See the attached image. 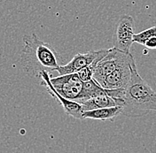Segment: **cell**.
I'll return each mask as SVG.
<instances>
[{
	"instance_id": "cell-1",
	"label": "cell",
	"mask_w": 156,
	"mask_h": 153,
	"mask_svg": "<svg viewBox=\"0 0 156 153\" xmlns=\"http://www.w3.org/2000/svg\"><path fill=\"white\" fill-rule=\"evenodd\" d=\"M24 46L20 52V63L26 72L39 76L40 73L56 71L65 65V59L49 43L33 33L22 37Z\"/></svg>"
},
{
	"instance_id": "cell-2",
	"label": "cell",
	"mask_w": 156,
	"mask_h": 153,
	"mask_svg": "<svg viewBox=\"0 0 156 153\" xmlns=\"http://www.w3.org/2000/svg\"><path fill=\"white\" fill-rule=\"evenodd\" d=\"M122 114L129 118H137L156 112V92L139 75L137 69L132 72L131 78L124 89Z\"/></svg>"
},
{
	"instance_id": "cell-3",
	"label": "cell",
	"mask_w": 156,
	"mask_h": 153,
	"mask_svg": "<svg viewBox=\"0 0 156 153\" xmlns=\"http://www.w3.org/2000/svg\"><path fill=\"white\" fill-rule=\"evenodd\" d=\"M133 62H135V59L130 54V52L126 53L117 50L115 47L109 49L107 55L96 64L93 70L92 79L98 82L104 77L107 76V75H109L117 68L124 65L131 64Z\"/></svg>"
},
{
	"instance_id": "cell-4",
	"label": "cell",
	"mask_w": 156,
	"mask_h": 153,
	"mask_svg": "<svg viewBox=\"0 0 156 153\" xmlns=\"http://www.w3.org/2000/svg\"><path fill=\"white\" fill-rule=\"evenodd\" d=\"M51 83L63 97L81 103L83 98V82L76 73L51 78Z\"/></svg>"
},
{
	"instance_id": "cell-5",
	"label": "cell",
	"mask_w": 156,
	"mask_h": 153,
	"mask_svg": "<svg viewBox=\"0 0 156 153\" xmlns=\"http://www.w3.org/2000/svg\"><path fill=\"white\" fill-rule=\"evenodd\" d=\"M134 19L130 15H122L117 22L114 33V47L121 51L129 53L133 42Z\"/></svg>"
},
{
	"instance_id": "cell-6",
	"label": "cell",
	"mask_w": 156,
	"mask_h": 153,
	"mask_svg": "<svg viewBox=\"0 0 156 153\" xmlns=\"http://www.w3.org/2000/svg\"><path fill=\"white\" fill-rule=\"evenodd\" d=\"M108 51L109 49H103L98 50H90L85 53H78L68 63L58 67L56 71H58L60 75L77 73L79 70L84 67H89L93 63H98L107 55Z\"/></svg>"
},
{
	"instance_id": "cell-7",
	"label": "cell",
	"mask_w": 156,
	"mask_h": 153,
	"mask_svg": "<svg viewBox=\"0 0 156 153\" xmlns=\"http://www.w3.org/2000/svg\"><path fill=\"white\" fill-rule=\"evenodd\" d=\"M39 76L42 78V81L40 82L41 85L45 87L46 90L48 91V93L52 96L53 98H55V100L58 102L61 106L63 107L66 114L68 116H71L75 119H79V120H83V107L82 105L79 104L76 101H72L67 99L62 96H60L58 92L55 90V89L53 88L52 84L51 83V76L47 72H42L40 73Z\"/></svg>"
},
{
	"instance_id": "cell-8",
	"label": "cell",
	"mask_w": 156,
	"mask_h": 153,
	"mask_svg": "<svg viewBox=\"0 0 156 153\" xmlns=\"http://www.w3.org/2000/svg\"><path fill=\"white\" fill-rule=\"evenodd\" d=\"M135 68H136V62L124 65L107 75L98 83L106 89H125Z\"/></svg>"
},
{
	"instance_id": "cell-9",
	"label": "cell",
	"mask_w": 156,
	"mask_h": 153,
	"mask_svg": "<svg viewBox=\"0 0 156 153\" xmlns=\"http://www.w3.org/2000/svg\"><path fill=\"white\" fill-rule=\"evenodd\" d=\"M83 111H91L95 109L106 108V107H114V106H121L124 105V101L122 98H113L108 95H102L92 97L86 101L81 103Z\"/></svg>"
},
{
	"instance_id": "cell-10",
	"label": "cell",
	"mask_w": 156,
	"mask_h": 153,
	"mask_svg": "<svg viewBox=\"0 0 156 153\" xmlns=\"http://www.w3.org/2000/svg\"><path fill=\"white\" fill-rule=\"evenodd\" d=\"M122 107L114 106L95 109L83 113V119H91L97 120H111L113 121L117 116L122 114Z\"/></svg>"
},
{
	"instance_id": "cell-11",
	"label": "cell",
	"mask_w": 156,
	"mask_h": 153,
	"mask_svg": "<svg viewBox=\"0 0 156 153\" xmlns=\"http://www.w3.org/2000/svg\"><path fill=\"white\" fill-rule=\"evenodd\" d=\"M153 37H156V26L151 27V28L146 29V30H144V31H142L140 33L134 34L133 42L138 43V44L145 45L146 41L149 38Z\"/></svg>"
},
{
	"instance_id": "cell-12",
	"label": "cell",
	"mask_w": 156,
	"mask_h": 153,
	"mask_svg": "<svg viewBox=\"0 0 156 153\" xmlns=\"http://www.w3.org/2000/svg\"><path fill=\"white\" fill-rule=\"evenodd\" d=\"M96 64L97 63H93L90 66L84 67V68L78 71L76 74H77L78 77L81 79V81H83L84 82H88V81L92 79L93 70H94V67L96 66Z\"/></svg>"
},
{
	"instance_id": "cell-13",
	"label": "cell",
	"mask_w": 156,
	"mask_h": 153,
	"mask_svg": "<svg viewBox=\"0 0 156 153\" xmlns=\"http://www.w3.org/2000/svg\"><path fill=\"white\" fill-rule=\"evenodd\" d=\"M145 46L147 49H156V37L148 39L145 43Z\"/></svg>"
}]
</instances>
